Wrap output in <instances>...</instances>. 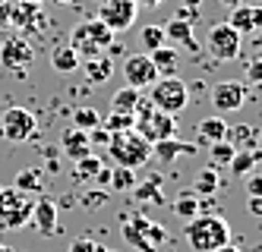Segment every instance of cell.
Listing matches in <instances>:
<instances>
[{"mask_svg":"<svg viewBox=\"0 0 262 252\" xmlns=\"http://www.w3.org/2000/svg\"><path fill=\"white\" fill-rule=\"evenodd\" d=\"M231 240V227L218 215H196L186 221V243L193 252H215Z\"/></svg>","mask_w":262,"mask_h":252,"instance_id":"cell-1","label":"cell"},{"mask_svg":"<svg viewBox=\"0 0 262 252\" xmlns=\"http://www.w3.org/2000/svg\"><path fill=\"white\" fill-rule=\"evenodd\" d=\"M133 129L142 135V139H148V142L155 145V142H161V139H174V135H177V117L158 110V107L142 95L139 104H136V110H133Z\"/></svg>","mask_w":262,"mask_h":252,"instance_id":"cell-2","label":"cell"},{"mask_svg":"<svg viewBox=\"0 0 262 252\" xmlns=\"http://www.w3.org/2000/svg\"><path fill=\"white\" fill-rule=\"evenodd\" d=\"M104 151L117 161V167L136 170L152 158V142L142 139L136 129H120V132H111V142H107Z\"/></svg>","mask_w":262,"mask_h":252,"instance_id":"cell-3","label":"cell"},{"mask_svg":"<svg viewBox=\"0 0 262 252\" xmlns=\"http://www.w3.org/2000/svg\"><path fill=\"white\" fill-rule=\"evenodd\" d=\"M167 240V230L145 218V215H133V218H123V243L133 246L136 252H158Z\"/></svg>","mask_w":262,"mask_h":252,"instance_id":"cell-4","label":"cell"},{"mask_svg":"<svg viewBox=\"0 0 262 252\" xmlns=\"http://www.w3.org/2000/svg\"><path fill=\"white\" fill-rule=\"evenodd\" d=\"M148 101L158 110L177 117V113L186 110V104H190V85H186L180 76H158L155 85L148 88Z\"/></svg>","mask_w":262,"mask_h":252,"instance_id":"cell-5","label":"cell"},{"mask_svg":"<svg viewBox=\"0 0 262 252\" xmlns=\"http://www.w3.org/2000/svg\"><path fill=\"white\" fill-rule=\"evenodd\" d=\"M205 44H209V54L215 57V60L221 63H231L240 57V48H243V35L237 29L228 26V19L224 22H215L209 29V35H205Z\"/></svg>","mask_w":262,"mask_h":252,"instance_id":"cell-6","label":"cell"},{"mask_svg":"<svg viewBox=\"0 0 262 252\" xmlns=\"http://www.w3.org/2000/svg\"><path fill=\"white\" fill-rule=\"evenodd\" d=\"M0 132H4V139L7 142H29L35 132H38V120H35V113L19 107V104H13L4 110V117H0Z\"/></svg>","mask_w":262,"mask_h":252,"instance_id":"cell-7","label":"cell"},{"mask_svg":"<svg viewBox=\"0 0 262 252\" xmlns=\"http://www.w3.org/2000/svg\"><path fill=\"white\" fill-rule=\"evenodd\" d=\"M136 16H139V4H136V0H101V7H98V19L114 35L126 32L129 26L136 22Z\"/></svg>","mask_w":262,"mask_h":252,"instance_id":"cell-8","label":"cell"},{"mask_svg":"<svg viewBox=\"0 0 262 252\" xmlns=\"http://www.w3.org/2000/svg\"><path fill=\"white\" fill-rule=\"evenodd\" d=\"M32 60H35V51H32V44L26 41L23 35H10V38H4V44H0V63H4L7 70L19 73V79H23Z\"/></svg>","mask_w":262,"mask_h":252,"instance_id":"cell-9","label":"cell"},{"mask_svg":"<svg viewBox=\"0 0 262 252\" xmlns=\"http://www.w3.org/2000/svg\"><path fill=\"white\" fill-rule=\"evenodd\" d=\"M123 79L126 85H133V88H152L155 79H158V70L155 63L148 60V54H133V57H126L123 60Z\"/></svg>","mask_w":262,"mask_h":252,"instance_id":"cell-10","label":"cell"},{"mask_svg":"<svg viewBox=\"0 0 262 252\" xmlns=\"http://www.w3.org/2000/svg\"><path fill=\"white\" fill-rule=\"evenodd\" d=\"M243 101H247V88H243V82L228 79V82H218L212 88V104H215L218 113H234V110L243 107Z\"/></svg>","mask_w":262,"mask_h":252,"instance_id":"cell-11","label":"cell"},{"mask_svg":"<svg viewBox=\"0 0 262 252\" xmlns=\"http://www.w3.org/2000/svg\"><path fill=\"white\" fill-rule=\"evenodd\" d=\"M10 19H13V26H19L23 32H45L48 29V19L41 16V7L38 4H32V0H19L13 10H10Z\"/></svg>","mask_w":262,"mask_h":252,"instance_id":"cell-12","label":"cell"},{"mask_svg":"<svg viewBox=\"0 0 262 252\" xmlns=\"http://www.w3.org/2000/svg\"><path fill=\"white\" fill-rule=\"evenodd\" d=\"M164 41L171 48H183L190 54H199V41H196V32H193V22H183V19H171L164 22Z\"/></svg>","mask_w":262,"mask_h":252,"instance_id":"cell-13","label":"cell"},{"mask_svg":"<svg viewBox=\"0 0 262 252\" xmlns=\"http://www.w3.org/2000/svg\"><path fill=\"white\" fill-rule=\"evenodd\" d=\"M32 221H35V230L45 237H54L57 234V202L41 196L32 202Z\"/></svg>","mask_w":262,"mask_h":252,"instance_id":"cell-14","label":"cell"},{"mask_svg":"<svg viewBox=\"0 0 262 252\" xmlns=\"http://www.w3.org/2000/svg\"><path fill=\"white\" fill-rule=\"evenodd\" d=\"M60 148L70 161H79L85 154H92V145H89V132L79 129V126H67L63 135H60Z\"/></svg>","mask_w":262,"mask_h":252,"instance_id":"cell-15","label":"cell"},{"mask_svg":"<svg viewBox=\"0 0 262 252\" xmlns=\"http://www.w3.org/2000/svg\"><path fill=\"white\" fill-rule=\"evenodd\" d=\"M196 135H199V142H202V145L221 142V139H228V135H231V123L224 120V113H215V117H205V120H199V126H196Z\"/></svg>","mask_w":262,"mask_h":252,"instance_id":"cell-16","label":"cell"},{"mask_svg":"<svg viewBox=\"0 0 262 252\" xmlns=\"http://www.w3.org/2000/svg\"><path fill=\"white\" fill-rule=\"evenodd\" d=\"M129 192H133V199L142 202V205H164V202H167V199H164V192H161V173H152L148 180L136 183Z\"/></svg>","mask_w":262,"mask_h":252,"instance_id":"cell-17","label":"cell"},{"mask_svg":"<svg viewBox=\"0 0 262 252\" xmlns=\"http://www.w3.org/2000/svg\"><path fill=\"white\" fill-rule=\"evenodd\" d=\"M79 66H82L85 79H89L92 85H104L111 76H114V63H111L107 54H98V57H92V60H82Z\"/></svg>","mask_w":262,"mask_h":252,"instance_id":"cell-18","label":"cell"},{"mask_svg":"<svg viewBox=\"0 0 262 252\" xmlns=\"http://www.w3.org/2000/svg\"><path fill=\"white\" fill-rule=\"evenodd\" d=\"M177 154H196V148L190 142H180L177 135H174V139H161V142L152 145V158H158L161 164H171Z\"/></svg>","mask_w":262,"mask_h":252,"instance_id":"cell-19","label":"cell"},{"mask_svg":"<svg viewBox=\"0 0 262 252\" xmlns=\"http://www.w3.org/2000/svg\"><path fill=\"white\" fill-rule=\"evenodd\" d=\"M148 60L155 63L158 76H177V66H180V57L171 44H161L155 51H148Z\"/></svg>","mask_w":262,"mask_h":252,"instance_id":"cell-20","label":"cell"},{"mask_svg":"<svg viewBox=\"0 0 262 252\" xmlns=\"http://www.w3.org/2000/svg\"><path fill=\"white\" fill-rule=\"evenodd\" d=\"M79 63H82V60H79V54L73 51L70 44H60V48H54V51H51V66L57 70L60 76H73V73L79 70Z\"/></svg>","mask_w":262,"mask_h":252,"instance_id":"cell-21","label":"cell"},{"mask_svg":"<svg viewBox=\"0 0 262 252\" xmlns=\"http://www.w3.org/2000/svg\"><path fill=\"white\" fill-rule=\"evenodd\" d=\"M262 161V148H237L234 151V158H231V173H234V177H247V173H253V167Z\"/></svg>","mask_w":262,"mask_h":252,"instance_id":"cell-22","label":"cell"},{"mask_svg":"<svg viewBox=\"0 0 262 252\" xmlns=\"http://www.w3.org/2000/svg\"><path fill=\"white\" fill-rule=\"evenodd\" d=\"M26 192H19L16 186H0V224H4L13 211H19L26 205Z\"/></svg>","mask_w":262,"mask_h":252,"instance_id":"cell-23","label":"cell"},{"mask_svg":"<svg viewBox=\"0 0 262 252\" xmlns=\"http://www.w3.org/2000/svg\"><path fill=\"white\" fill-rule=\"evenodd\" d=\"M139 98H142V91H139V88H133V85H123V88H117L114 95H111V110L133 113V110H136V104H139Z\"/></svg>","mask_w":262,"mask_h":252,"instance_id":"cell-24","label":"cell"},{"mask_svg":"<svg viewBox=\"0 0 262 252\" xmlns=\"http://www.w3.org/2000/svg\"><path fill=\"white\" fill-rule=\"evenodd\" d=\"M174 215L180 218V221H193L196 215H202V202H199V196H196V192H180V196L174 199Z\"/></svg>","mask_w":262,"mask_h":252,"instance_id":"cell-25","label":"cell"},{"mask_svg":"<svg viewBox=\"0 0 262 252\" xmlns=\"http://www.w3.org/2000/svg\"><path fill=\"white\" fill-rule=\"evenodd\" d=\"M19 192H41L45 189V170H38V167H26V170H19L16 173V183H13Z\"/></svg>","mask_w":262,"mask_h":252,"instance_id":"cell-26","label":"cell"},{"mask_svg":"<svg viewBox=\"0 0 262 252\" xmlns=\"http://www.w3.org/2000/svg\"><path fill=\"white\" fill-rule=\"evenodd\" d=\"M221 186V177H218V167H205L196 173V183H193V192L196 196H215Z\"/></svg>","mask_w":262,"mask_h":252,"instance_id":"cell-27","label":"cell"},{"mask_svg":"<svg viewBox=\"0 0 262 252\" xmlns=\"http://www.w3.org/2000/svg\"><path fill=\"white\" fill-rule=\"evenodd\" d=\"M73 126H79V129H95V126H101V113H98V107H76L73 110Z\"/></svg>","mask_w":262,"mask_h":252,"instance_id":"cell-28","label":"cell"},{"mask_svg":"<svg viewBox=\"0 0 262 252\" xmlns=\"http://www.w3.org/2000/svg\"><path fill=\"white\" fill-rule=\"evenodd\" d=\"M228 26H231V29H237L240 35H250V32H253L250 4H240V7H234V10H231V16H228Z\"/></svg>","mask_w":262,"mask_h":252,"instance_id":"cell-29","label":"cell"},{"mask_svg":"<svg viewBox=\"0 0 262 252\" xmlns=\"http://www.w3.org/2000/svg\"><path fill=\"white\" fill-rule=\"evenodd\" d=\"M73 164H76V177H79V180H95V173L104 167V161L98 158L95 151L85 154V158H79V161H73Z\"/></svg>","mask_w":262,"mask_h":252,"instance_id":"cell-30","label":"cell"},{"mask_svg":"<svg viewBox=\"0 0 262 252\" xmlns=\"http://www.w3.org/2000/svg\"><path fill=\"white\" fill-rule=\"evenodd\" d=\"M139 180H136V173L129 170V167H117V170H111V189H117V192H129Z\"/></svg>","mask_w":262,"mask_h":252,"instance_id":"cell-31","label":"cell"},{"mask_svg":"<svg viewBox=\"0 0 262 252\" xmlns=\"http://www.w3.org/2000/svg\"><path fill=\"white\" fill-rule=\"evenodd\" d=\"M209 148H212V151H209V154H212V167H221V164L228 167V164H231V158H234V151H237V148H234V142H228V139L212 142Z\"/></svg>","mask_w":262,"mask_h":252,"instance_id":"cell-32","label":"cell"},{"mask_svg":"<svg viewBox=\"0 0 262 252\" xmlns=\"http://www.w3.org/2000/svg\"><path fill=\"white\" fill-rule=\"evenodd\" d=\"M101 126L107 132H120V129H133V113H120V110H111L107 117H101Z\"/></svg>","mask_w":262,"mask_h":252,"instance_id":"cell-33","label":"cell"},{"mask_svg":"<svg viewBox=\"0 0 262 252\" xmlns=\"http://www.w3.org/2000/svg\"><path fill=\"white\" fill-rule=\"evenodd\" d=\"M139 44H142L145 51H155V48L167 44V41H164V29H161V26H145V29L139 32Z\"/></svg>","mask_w":262,"mask_h":252,"instance_id":"cell-34","label":"cell"},{"mask_svg":"<svg viewBox=\"0 0 262 252\" xmlns=\"http://www.w3.org/2000/svg\"><path fill=\"white\" fill-rule=\"evenodd\" d=\"M107 142H111V132L104 129V126H95V129H89V145L92 148H107Z\"/></svg>","mask_w":262,"mask_h":252,"instance_id":"cell-35","label":"cell"},{"mask_svg":"<svg viewBox=\"0 0 262 252\" xmlns=\"http://www.w3.org/2000/svg\"><path fill=\"white\" fill-rule=\"evenodd\" d=\"M247 82L250 85H262V57H256V60L247 63Z\"/></svg>","mask_w":262,"mask_h":252,"instance_id":"cell-36","label":"cell"},{"mask_svg":"<svg viewBox=\"0 0 262 252\" xmlns=\"http://www.w3.org/2000/svg\"><path fill=\"white\" fill-rule=\"evenodd\" d=\"M247 196H262V177L259 173H247Z\"/></svg>","mask_w":262,"mask_h":252,"instance_id":"cell-37","label":"cell"},{"mask_svg":"<svg viewBox=\"0 0 262 252\" xmlns=\"http://www.w3.org/2000/svg\"><path fill=\"white\" fill-rule=\"evenodd\" d=\"M70 252H98V243L89 240V237H82V240H76V243H70Z\"/></svg>","mask_w":262,"mask_h":252,"instance_id":"cell-38","label":"cell"},{"mask_svg":"<svg viewBox=\"0 0 262 252\" xmlns=\"http://www.w3.org/2000/svg\"><path fill=\"white\" fill-rule=\"evenodd\" d=\"M250 19H253V32H262V4H250Z\"/></svg>","mask_w":262,"mask_h":252,"instance_id":"cell-39","label":"cell"},{"mask_svg":"<svg viewBox=\"0 0 262 252\" xmlns=\"http://www.w3.org/2000/svg\"><path fill=\"white\" fill-rule=\"evenodd\" d=\"M196 16H199V10H193V7H180L174 19H183V22H196Z\"/></svg>","mask_w":262,"mask_h":252,"instance_id":"cell-40","label":"cell"},{"mask_svg":"<svg viewBox=\"0 0 262 252\" xmlns=\"http://www.w3.org/2000/svg\"><path fill=\"white\" fill-rule=\"evenodd\" d=\"M247 208H250V215H253V218H262V196H250Z\"/></svg>","mask_w":262,"mask_h":252,"instance_id":"cell-41","label":"cell"},{"mask_svg":"<svg viewBox=\"0 0 262 252\" xmlns=\"http://www.w3.org/2000/svg\"><path fill=\"white\" fill-rule=\"evenodd\" d=\"M136 4H139V7H161L164 0H136Z\"/></svg>","mask_w":262,"mask_h":252,"instance_id":"cell-42","label":"cell"},{"mask_svg":"<svg viewBox=\"0 0 262 252\" xmlns=\"http://www.w3.org/2000/svg\"><path fill=\"white\" fill-rule=\"evenodd\" d=\"M243 0H221V7H228V10H234V7H240Z\"/></svg>","mask_w":262,"mask_h":252,"instance_id":"cell-43","label":"cell"},{"mask_svg":"<svg viewBox=\"0 0 262 252\" xmlns=\"http://www.w3.org/2000/svg\"><path fill=\"white\" fill-rule=\"evenodd\" d=\"M54 4H57V7H76L79 0H54Z\"/></svg>","mask_w":262,"mask_h":252,"instance_id":"cell-44","label":"cell"},{"mask_svg":"<svg viewBox=\"0 0 262 252\" xmlns=\"http://www.w3.org/2000/svg\"><path fill=\"white\" fill-rule=\"evenodd\" d=\"M215 252H240V249H237V246H231V243H224V246H221V249H215Z\"/></svg>","mask_w":262,"mask_h":252,"instance_id":"cell-45","label":"cell"},{"mask_svg":"<svg viewBox=\"0 0 262 252\" xmlns=\"http://www.w3.org/2000/svg\"><path fill=\"white\" fill-rule=\"evenodd\" d=\"M253 51H256V54L262 57V38H256V41H253Z\"/></svg>","mask_w":262,"mask_h":252,"instance_id":"cell-46","label":"cell"},{"mask_svg":"<svg viewBox=\"0 0 262 252\" xmlns=\"http://www.w3.org/2000/svg\"><path fill=\"white\" fill-rule=\"evenodd\" d=\"M183 7H193V10H199V0H183Z\"/></svg>","mask_w":262,"mask_h":252,"instance_id":"cell-47","label":"cell"},{"mask_svg":"<svg viewBox=\"0 0 262 252\" xmlns=\"http://www.w3.org/2000/svg\"><path fill=\"white\" fill-rule=\"evenodd\" d=\"M0 252H16V249H10V246H4V243H0Z\"/></svg>","mask_w":262,"mask_h":252,"instance_id":"cell-48","label":"cell"},{"mask_svg":"<svg viewBox=\"0 0 262 252\" xmlns=\"http://www.w3.org/2000/svg\"><path fill=\"white\" fill-rule=\"evenodd\" d=\"M98 252H117V249H104V246H98Z\"/></svg>","mask_w":262,"mask_h":252,"instance_id":"cell-49","label":"cell"},{"mask_svg":"<svg viewBox=\"0 0 262 252\" xmlns=\"http://www.w3.org/2000/svg\"><path fill=\"white\" fill-rule=\"evenodd\" d=\"M250 4H262V0H250Z\"/></svg>","mask_w":262,"mask_h":252,"instance_id":"cell-50","label":"cell"},{"mask_svg":"<svg viewBox=\"0 0 262 252\" xmlns=\"http://www.w3.org/2000/svg\"><path fill=\"white\" fill-rule=\"evenodd\" d=\"M32 4H41V0H32Z\"/></svg>","mask_w":262,"mask_h":252,"instance_id":"cell-51","label":"cell"},{"mask_svg":"<svg viewBox=\"0 0 262 252\" xmlns=\"http://www.w3.org/2000/svg\"><path fill=\"white\" fill-rule=\"evenodd\" d=\"M259 142H262V132H259Z\"/></svg>","mask_w":262,"mask_h":252,"instance_id":"cell-52","label":"cell"}]
</instances>
